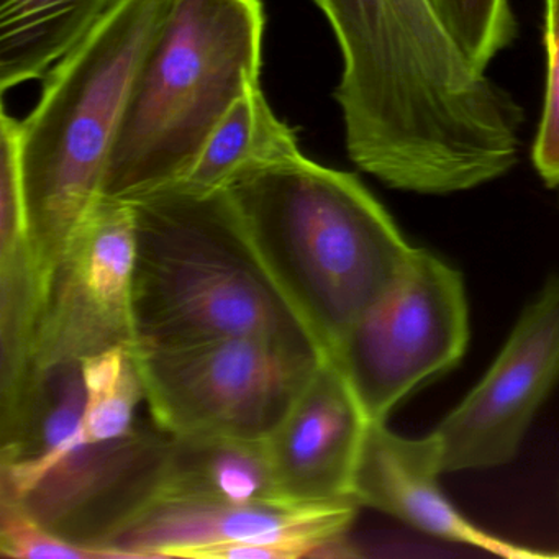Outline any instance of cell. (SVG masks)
Wrapping results in <instances>:
<instances>
[{"mask_svg": "<svg viewBox=\"0 0 559 559\" xmlns=\"http://www.w3.org/2000/svg\"><path fill=\"white\" fill-rule=\"evenodd\" d=\"M342 53L349 158L389 188L469 191L519 162L523 112L471 63L433 0H312Z\"/></svg>", "mask_w": 559, "mask_h": 559, "instance_id": "cell-1", "label": "cell"}, {"mask_svg": "<svg viewBox=\"0 0 559 559\" xmlns=\"http://www.w3.org/2000/svg\"><path fill=\"white\" fill-rule=\"evenodd\" d=\"M130 204L136 353L253 336L325 356L267 271L228 191L166 189Z\"/></svg>", "mask_w": 559, "mask_h": 559, "instance_id": "cell-2", "label": "cell"}, {"mask_svg": "<svg viewBox=\"0 0 559 559\" xmlns=\"http://www.w3.org/2000/svg\"><path fill=\"white\" fill-rule=\"evenodd\" d=\"M267 271L326 358L414 248L355 175L302 155L228 189Z\"/></svg>", "mask_w": 559, "mask_h": 559, "instance_id": "cell-3", "label": "cell"}, {"mask_svg": "<svg viewBox=\"0 0 559 559\" xmlns=\"http://www.w3.org/2000/svg\"><path fill=\"white\" fill-rule=\"evenodd\" d=\"M175 0H119L44 78L21 120L25 225L47 280L61 251L103 199L104 179L136 73Z\"/></svg>", "mask_w": 559, "mask_h": 559, "instance_id": "cell-4", "label": "cell"}, {"mask_svg": "<svg viewBox=\"0 0 559 559\" xmlns=\"http://www.w3.org/2000/svg\"><path fill=\"white\" fill-rule=\"evenodd\" d=\"M261 0H175L143 60L103 198L135 202L178 185L231 107L261 86Z\"/></svg>", "mask_w": 559, "mask_h": 559, "instance_id": "cell-5", "label": "cell"}, {"mask_svg": "<svg viewBox=\"0 0 559 559\" xmlns=\"http://www.w3.org/2000/svg\"><path fill=\"white\" fill-rule=\"evenodd\" d=\"M322 358L253 336L136 353L156 427L245 440L274 433Z\"/></svg>", "mask_w": 559, "mask_h": 559, "instance_id": "cell-6", "label": "cell"}, {"mask_svg": "<svg viewBox=\"0 0 559 559\" xmlns=\"http://www.w3.org/2000/svg\"><path fill=\"white\" fill-rule=\"evenodd\" d=\"M469 338L466 294L456 270L414 248L397 280L358 317L333 361L369 421L457 365Z\"/></svg>", "mask_w": 559, "mask_h": 559, "instance_id": "cell-7", "label": "cell"}, {"mask_svg": "<svg viewBox=\"0 0 559 559\" xmlns=\"http://www.w3.org/2000/svg\"><path fill=\"white\" fill-rule=\"evenodd\" d=\"M135 211L100 199L44 284L34 366L81 362L117 346L133 348Z\"/></svg>", "mask_w": 559, "mask_h": 559, "instance_id": "cell-8", "label": "cell"}, {"mask_svg": "<svg viewBox=\"0 0 559 559\" xmlns=\"http://www.w3.org/2000/svg\"><path fill=\"white\" fill-rule=\"evenodd\" d=\"M358 500H156L109 548L132 559H299L348 535Z\"/></svg>", "mask_w": 559, "mask_h": 559, "instance_id": "cell-9", "label": "cell"}, {"mask_svg": "<svg viewBox=\"0 0 559 559\" xmlns=\"http://www.w3.org/2000/svg\"><path fill=\"white\" fill-rule=\"evenodd\" d=\"M171 433L136 425L97 443L71 444L45 464L17 503L45 528L78 545L109 548L129 523L158 500Z\"/></svg>", "mask_w": 559, "mask_h": 559, "instance_id": "cell-10", "label": "cell"}, {"mask_svg": "<svg viewBox=\"0 0 559 559\" xmlns=\"http://www.w3.org/2000/svg\"><path fill=\"white\" fill-rule=\"evenodd\" d=\"M559 381V280L526 307L479 384L435 428L443 473L515 457L539 405Z\"/></svg>", "mask_w": 559, "mask_h": 559, "instance_id": "cell-11", "label": "cell"}, {"mask_svg": "<svg viewBox=\"0 0 559 559\" xmlns=\"http://www.w3.org/2000/svg\"><path fill=\"white\" fill-rule=\"evenodd\" d=\"M368 425L348 379L325 356L266 440L280 496L293 502L355 499L353 479Z\"/></svg>", "mask_w": 559, "mask_h": 559, "instance_id": "cell-12", "label": "cell"}, {"mask_svg": "<svg viewBox=\"0 0 559 559\" xmlns=\"http://www.w3.org/2000/svg\"><path fill=\"white\" fill-rule=\"evenodd\" d=\"M443 454L431 431L425 438H405L385 421H369L353 479L359 506L389 513L438 538L464 543L506 558H543L523 546L503 542L477 528L441 492Z\"/></svg>", "mask_w": 559, "mask_h": 559, "instance_id": "cell-13", "label": "cell"}, {"mask_svg": "<svg viewBox=\"0 0 559 559\" xmlns=\"http://www.w3.org/2000/svg\"><path fill=\"white\" fill-rule=\"evenodd\" d=\"M283 499L266 440L171 435L158 500L258 502Z\"/></svg>", "mask_w": 559, "mask_h": 559, "instance_id": "cell-14", "label": "cell"}, {"mask_svg": "<svg viewBox=\"0 0 559 559\" xmlns=\"http://www.w3.org/2000/svg\"><path fill=\"white\" fill-rule=\"evenodd\" d=\"M300 155L296 132L257 86L231 107L188 175L169 189L189 194L228 191L235 182Z\"/></svg>", "mask_w": 559, "mask_h": 559, "instance_id": "cell-15", "label": "cell"}, {"mask_svg": "<svg viewBox=\"0 0 559 559\" xmlns=\"http://www.w3.org/2000/svg\"><path fill=\"white\" fill-rule=\"evenodd\" d=\"M119 0H0V93L45 78Z\"/></svg>", "mask_w": 559, "mask_h": 559, "instance_id": "cell-16", "label": "cell"}, {"mask_svg": "<svg viewBox=\"0 0 559 559\" xmlns=\"http://www.w3.org/2000/svg\"><path fill=\"white\" fill-rule=\"evenodd\" d=\"M81 368L86 401L80 427L67 447L114 440L130 433L136 427V407L145 401V384L135 349L132 346L107 349L83 359Z\"/></svg>", "mask_w": 559, "mask_h": 559, "instance_id": "cell-17", "label": "cell"}, {"mask_svg": "<svg viewBox=\"0 0 559 559\" xmlns=\"http://www.w3.org/2000/svg\"><path fill=\"white\" fill-rule=\"evenodd\" d=\"M451 37L471 63L487 70L516 35L510 0H433Z\"/></svg>", "mask_w": 559, "mask_h": 559, "instance_id": "cell-18", "label": "cell"}, {"mask_svg": "<svg viewBox=\"0 0 559 559\" xmlns=\"http://www.w3.org/2000/svg\"><path fill=\"white\" fill-rule=\"evenodd\" d=\"M0 552L14 559H132L117 549L70 542L8 500H0Z\"/></svg>", "mask_w": 559, "mask_h": 559, "instance_id": "cell-19", "label": "cell"}, {"mask_svg": "<svg viewBox=\"0 0 559 559\" xmlns=\"http://www.w3.org/2000/svg\"><path fill=\"white\" fill-rule=\"evenodd\" d=\"M545 45L548 76L533 163L546 182L559 185V0H546Z\"/></svg>", "mask_w": 559, "mask_h": 559, "instance_id": "cell-20", "label": "cell"}]
</instances>
